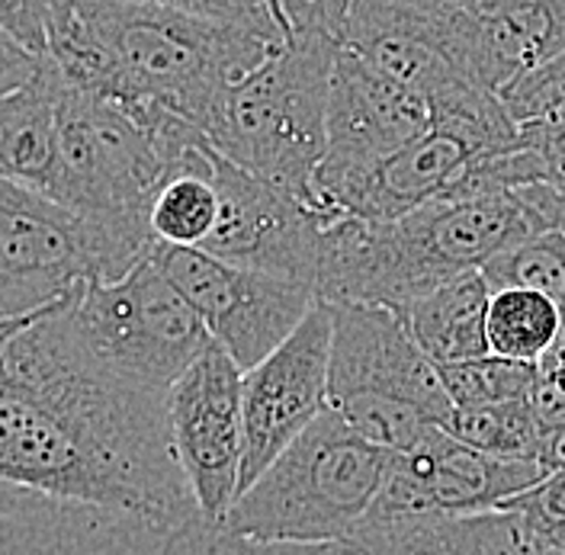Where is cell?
<instances>
[{"label":"cell","mask_w":565,"mask_h":555,"mask_svg":"<svg viewBox=\"0 0 565 555\" xmlns=\"http://www.w3.org/2000/svg\"><path fill=\"white\" fill-rule=\"evenodd\" d=\"M546 232L521 186L466 171L444 193L392 222L341 218L324 228L318 299L405 312L437 282L482 270L494 254Z\"/></svg>","instance_id":"cell-2"},{"label":"cell","mask_w":565,"mask_h":555,"mask_svg":"<svg viewBox=\"0 0 565 555\" xmlns=\"http://www.w3.org/2000/svg\"><path fill=\"white\" fill-rule=\"evenodd\" d=\"M77 7L106 52L109 81L100 97L161 104L200 129L215 100L289 39L270 20H218L129 0H77Z\"/></svg>","instance_id":"cell-3"},{"label":"cell","mask_w":565,"mask_h":555,"mask_svg":"<svg viewBox=\"0 0 565 555\" xmlns=\"http://www.w3.org/2000/svg\"><path fill=\"white\" fill-rule=\"evenodd\" d=\"M212 555H353L351 543H289V540H250L212 530Z\"/></svg>","instance_id":"cell-32"},{"label":"cell","mask_w":565,"mask_h":555,"mask_svg":"<svg viewBox=\"0 0 565 555\" xmlns=\"http://www.w3.org/2000/svg\"><path fill=\"white\" fill-rule=\"evenodd\" d=\"M489 302L492 286L482 270H466L437 282L418 296L402 318L408 321L415 341L437 363H462L489 356Z\"/></svg>","instance_id":"cell-20"},{"label":"cell","mask_w":565,"mask_h":555,"mask_svg":"<svg viewBox=\"0 0 565 555\" xmlns=\"http://www.w3.org/2000/svg\"><path fill=\"white\" fill-rule=\"evenodd\" d=\"M0 33L39 58H49L45 0H0Z\"/></svg>","instance_id":"cell-34"},{"label":"cell","mask_w":565,"mask_h":555,"mask_svg":"<svg viewBox=\"0 0 565 555\" xmlns=\"http://www.w3.org/2000/svg\"><path fill=\"white\" fill-rule=\"evenodd\" d=\"M353 555H360V553H356V549H353Z\"/></svg>","instance_id":"cell-41"},{"label":"cell","mask_w":565,"mask_h":555,"mask_svg":"<svg viewBox=\"0 0 565 555\" xmlns=\"http://www.w3.org/2000/svg\"><path fill=\"white\" fill-rule=\"evenodd\" d=\"M546 476L536 459H504L457 440L434 427L418 450L395 456L373 514H482Z\"/></svg>","instance_id":"cell-14"},{"label":"cell","mask_w":565,"mask_h":555,"mask_svg":"<svg viewBox=\"0 0 565 555\" xmlns=\"http://www.w3.org/2000/svg\"><path fill=\"white\" fill-rule=\"evenodd\" d=\"M338 39L306 26L286 39L260 68L232 84L203 126L210 145L321 212L316 174L328 151V90Z\"/></svg>","instance_id":"cell-5"},{"label":"cell","mask_w":565,"mask_h":555,"mask_svg":"<svg viewBox=\"0 0 565 555\" xmlns=\"http://www.w3.org/2000/svg\"><path fill=\"white\" fill-rule=\"evenodd\" d=\"M210 148L206 132L168 106L116 104L65 84L52 200L84 218L151 228L158 190L203 164Z\"/></svg>","instance_id":"cell-4"},{"label":"cell","mask_w":565,"mask_h":555,"mask_svg":"<svg viewBox=\"0 0 565 555\" xmlns=\"http://www.w3.org/2000/svg\"><path fill=\"white\" fill-rule=\"evenodd\" d=\"M183 530L129 511L0 485V555H174Z\"/></svg>","instance_id":"cell-16"},{"label":"cell","mask_w":565,"mask_h":555,"mask_svg":"<svg viewBox=\"0 0 565 555\" xmlns=\"http://www.w3.org/2000/svg\"><path fill=\"white\" fill-rule=\"evenodd\" d=\"M129 3H154V7H171L183 13L218 17V20H270L282 33L292 35L289 17L282 13L277 0H129Z\"/></svg>","instance_id":"cell-30"},{"label":"cell","mask_w":565,"mask_h":555,"mask_svg":"<svg viewBox=\"0 0 565 555\" xmlns=\"http://www.w3.org/2000/svg\"><path fill=\"white\" fill-rule=\"evenodd\" d=\"M45 62L49 58H39L33 52H26L20 42H13L10 35L0 33V97L30 84L35 74L45 68Z\"/></svg>","instance_id":"cell-36"},{"label":"cell","mask_w":565,"mask_h":555,"mask_svg":"<svg viewBox=\"0 0 565 555\" xmlns=\"http://www.w3.org/2000/svg\"><path fill=\"white\" fill-rule=\"evenodd\" d=\"M563 309L524 286L492 289L489 302V350L494 356L518 360V363H540L546 350L563 334Z\"/></svg>","instance_id":"cell-21"},{"label":"cell","mask_w":565,"mask_h":555,"mask_svg":"<svg viewBox=\"0 0 565 555\" xmlns=\"http://www.w3.org/2000/svg\"><path fill=\"white\" fill-rule=\"evenodd\" d=\"M540 462L546 472L565 469V417L543 424V444H540Z\"/></svg>","instance_id":"cell-37"},{"label":"cell","mask_w":565,"mask_h":555,"mask_svg":"<svg viewBox=\"0 0 565 555\" xmlns=\"http://www.w3.org/2000/svg\"><path fill=\"white\" fill-rule=\"evenodd\" d=\"M457 440L504 459H536L543 444V420L530 398L489 408H454L444 424Z\"/></svg>","instance_id":"cell-23"},{"label":"cell","mask_w":565,"mask_h":555,"mask_svg":"<svg viewBox=\"0 0 565 555\" xmlns=\"http://www.w3.org/2000/svg\"><path fill=\"white\" fill-rule=\"evenodd\" d=\"M440 382L450 395L454 408H489L501 402H518L530 398L536 366L533 363H518L504 356H479V360H462V363H447L437 366Z\"/></svg>","instance_id":"cell-26"},{"label":"cell","mask_w":565,"mask_h":555,"mask_svg":"<svg viewBox=\"0 0 565 555\" xmlns=\"http://www.w3.org/2000/svg\"><path fill=\"white\" fill-rule=\"evenodd\" d=\"M328 405L348 395H383L418 408L440 427L454 415L437 363L402 312L370 302H331Z\"/></svg>","instance_id":"cell-13"},{"label":"cell","mask_w":565,"mask_h":555,"mask_svg":"<svg viewBox=\"0 0 565 555\" xmlns=\"http://www.w3.org/2000/svg\"><path fill=\"white\" fill-rule=\"evenodd\" d=\"M174 555H212V526L206 521L190 523L177 543Z\"/></svg>","instance_id":"cell-38"},{"label":"cell","mask_w":565,"mask_h":555,"mask_svg":"<svg viewBox=\"0 0 565 555\" xmlns=\"http://www.w3.org/2000/svg\"><path fill=\"white\" fill-rule=\"evenodd\" d=\"M65 81L52 58L30 84L0 97V177L52 196L58 171V104Z\"/></svg>","instance_id":"cell-19"},{"label":"cell","mask_w":565,"mask_h":555,"mask_svg":"<svg viewBox=\"0 0 565 555\" xmlns=\"http://www.w3.org/2000/svg\"><path fill=\"white\" fill-rule=\"evenodd\" d=\"M546 555H565V549H550V553Z\"/></svg>","instance_id":"cell-40"},{"label":"cell","mask_w":565,"mask_h":555,"mask_svg":"<svg viewBox=\"0 0 565 555\" xmlns=\"http://www.w3.org/2000/svg\"><path fill=\"white\" fill-rule=\"evenodd\" d=\"M476 161L482 158L476 154L469 141L430 122L424 136L398 148L395 154H388L386 161L360 174L316 183L318 206L331 218V225L341 218L392 222L427 203L430 196L444 193Z\"/></svg>","instance_id":"cell-18"},{"label":"cell","mask_w":565,"mask_h":555,"mask_svg":"<svg viewBox=\"0 0 565 555\" xmlns=\"http://www.w3.org/2000/svg\"><path fill=\"white\" fill-rule=\"evenodd\" d=\"M501 508L518 511L550 549H565V469L546 472L536 485L514 494Z\"/></svg>","instance_id":"cell-29"},{"label":"cell","mask_w":565,"mask_h":555,"mask_svg":"<svg viewBox=\"0 0 565 555\" xmlns=\"http://www.w3.org/2000/svg\"><path fill=\"white\" fill-rule=\"evenodd\" d=\"M212 180L218 190V218L203 250L242 267L302 279L316 289L324 228H331L316 209L238 168L215 148Z\"/></svg>","instance_id":"cell-11"},{"label":"cell","mask_w":565,"mask_h":555,"mask_svg":"<svg viewBox=\"0 0 565 555\" xmlns=\"http://www.w3.org/2000/svg\"><path fill=\"white\" fill-rule=\"evenodd\" d=\"M151 260L186 296L212 341L242 373L280 348L318 302V292L302 279L242 267L203 247L158 242Z\"/></svg>","instance_id":"cell-9"},{"label":"cell","mask_w":565,"mask_h":555,"mask_svg":"<svg viewBox=\"0 0 565 555\" xmlns=\"http://www.w3.org/2000/svg\"><path fill=\"white\" fill-rule=\"evenodd\" d=\"M565 49V0H462L450 13L457 71L489 90Z\"/></svg>","instance_id":"cell-17"},{"label":"cell","mask_w":565,"mask_h":555,"mask_svg":"<svg viewBox=\"0 0 565 555\" xmlns=\"http://www.w3.org/2000/svg\"><path fill=\"white\" fill-rule=\"evenodd\" d=\"M218 218V190L212 180L210 158L196 168H183L158 190L151 203V232L154 242L203 247Z\"/></svg>","instance_id":"cell-22"},{"label":"cell","mask_w":565,"mask_h":555,"mask_svg":"<svg viewBox=\"0 0 565 555\" xmlns=\"http://www.w3.org/2000/svg\"><path fill=\"white\" fill-rule=\"evenodd\" d=\"M154 244L148 225L84 218L0 177V318L45 312L84 282H116Z\"/></svg>","instance_id":"cell-7"},{"label":"cell","mask_w":565,"mask_h":555,"mask_svg":"<svg viewBox=\"0 0 565 555\" xmlns=\"http://www.w3.org/2000/svg\"><path fill=\"white\" fill-rule=\"evenodd\" d=\"M521 141L540 164V183H550L565 196V119L521 126Z\"/></svg>","instance_id":"cell-33"},{"label":"cell","mask_w":565,"mask_h":555,"mask_svg":"<svg viewBox=\"0 0 565 555\" xmlns=\"http://www.w3.org/2000/svg\"><path fill=\"white\" fill-rule=\"evenodd\" d=\"M74 350L104 376L168 395L210 331L151 254L116 282H84L58 306Z\"/></svg>","instance_id":"cell-8"},{"label":"cell","mask_w":565,"mask_h":555,"mask_svg":"<svg viewBox=\"0 0 565 555\" xmlns=\"http://www.w3.org/2000/svg\"><path fill=\"white\" fill-rule=\"evenodd\" d=\"M331 328V302L318 299L280 348L245 373L242 491L254 485L267 466L328 408Z\"/></svg>","instance_id":"cell-12"},{"label":"cell","mask_w":565,"mask_h":555,"mask_svg":"<svg viewBox=\"0 0 565 555\" xmlns=\"http://www.w3.org/2000/svg\"><path fill=\"white\" fill-rule=\"evenodd\" d=\"M13 398L0 405V485L141 514L203 521L180 469L168 395L94 370L65 334L58 306L0 353Z\"/></svg>","instance_id":"cell-1"},{"label":"cell","mask_w":565,"mask_h":555,"mask_svg":"<svg viewBox=\"0 0 565 555\" xmlns=\"http://www.w3.org/2000/svg\"><path fill=\"white\" fill-rule=\"evenodd\" d=\"M242 366L215 341H210L168 392L177 459L196 498V508L212 530L225 521L242 491Z\"/></svg>","instance_id":"cell-10"},{"label":"cell","mask_w":565,"mask_h":555,"mask_svg":"<svg viewBox=\"0 0 565 555\" xmlns=\"http://www.w3.org/2000/svg\"><path fill=\"white\" fill-rule=\"evenodd\" d=\"M492 289L524 286L550 296L565 314V232H540L527 242L514 244L482 267Z\"/></svg>","instance_id":"cell-25"},{"label":"cell","mask_w":565,"mask_h":555,"mask_svg":"<svg viewBox=\"0 0 565 555\" xmlns=\"http://www.w3.org/2000/svg\"><path fill=\"white\" fill-rule=\"evenodd\" d=\"M518 126L565 119V49L498 90Z\"/></svg>","instance_id":"cell-28"},{"label":"cell","mask_w":565,"mask_h":555,"mask_svg":"<svg viewBox=\"0 0 565 555\" xmlns=\"http://www.w3.org/2000/svg\"><path fill=\"white\" fill-rule=\"evenodd\" d=\"M530 402L543 424H553L565 417V328L556 338V344L546 350V356L536 363V380Z\"/></svg>","instance_id":"cell-31"},{"label":"cell","mask_w":565,"mask_h":555,"mask_svg":"<svg viewBox=\"0 0 565 555\" xmlns=\"http://www.w3.org/2000/svg\"><path fill=\"white\" fill-rule=\"evenodd\" d=\"M331 408H338L348 427L366 444L395 456L418 450L427 434L437 427V420L422 415L418 408L383 395H348L341 402H331Z\"/></svg>","instance_id":"cell-27"},{"label":"cell","mask_w":565,"mask_h":555,"mask_svg":"<svg viewBox=\"0 0 565 555\" xmlns=\"http://www.w3.org/2000/svg\"><path fill=\"white\" fill-rule=\"evenodd\" d=\"M282 7L289 13L292 33L306 30V26H318V30H328L338 39L351 0H282Z\"/></svg>","instance_id":"cell-35"},{"label":"cell","mask_w":565,"mask_h":555,"mask_svg":"<svg viewBox=\"0 0 565 555\" xmlns=\"http://www.w3.org/2000/svg\"><path fill=\"white\" fill-rule=\"evenodd\" d=\"M10 398H13V376H10L7 363L0 360V405L10 402Z\"/></svg>","instance_id":"cell-39"},{"label":"cell","mask_w":565,"mask_h":555,"mask_svg":"<svg viewBox=\"0 0 565 555\" xmlns=\"http://www.w3.org/2000/svg\"><path fill=\"white\" fill-rule=\"evenodd\" d=\"M550 546L518 511L494 508L482 514H444L440 555H546Z\"/></svg>","instance_id":"cell-24"},{"label":"cell","mask_w":565,"mask_h":555,"mask_svg":"<svg viewBox=\"0 0 565 555\" xmlns=\"http://www.w3.org/2000/svg\"><path fill=\"white\" fill-rule=\"evenodd\" d=\"M395 452L353 434L338 408L321 415L238 494L215 530L250 540L348 543L386 485Z\"/></svg>","instance_id":"cell-6"},{"label":"cell","mask_w":565,"mask_h":555,"mask_svg":"<svg viewBox=\"0 0 565 555\" xmlns=\"http://www.w3.org/2000/svg\"><path fill=\"white\" fill-rule=\"evenodd\" d=\"M430 129L422 90L373 68L338 42L328 90V151L316 183L360 174Z\"/></svg>","instance_id":"cell-15"}]
</instances>
